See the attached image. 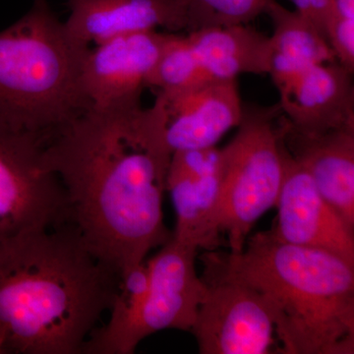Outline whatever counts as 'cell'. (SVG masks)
I'll list each match as a JSON object with an SVG mask.
<instances>
[{
    "label": "cell",
    "instance_id": "cell-1",
    "mask_svg": "<svg viewBox=\"0 0 354 354\" xmlns=\"http://www.w3.org/2000/svg\"><path fill=\"white\" fill-rule=\"evenodd\" d=\"M171 153L142 104L88 108L46 141L44 162L64 187L68 223L118 276L171 239L162 196Z\"/></svg>",
    "mask_w": 354,
    "mask_h": 354
},
{
    "label": "cell",
    "instance_id": "cell-2",
    "mask_svg": "<svg viewBox=\"0 0 354 354\" xmlns=\"http://www.w3.org/2000/svg\"><path fill=\"white\" fill-rule=\"evenodd\" d=\"M118 279L71 223L0 242V334L7 353H81L109 311Z\"/></svg>",
    "mask_w": 354,
    "mask_h": 354
},
{
    "label": "cell",
    "instance_id": "cell-3",
    "mask_svg": "<svg viewBox=\"0 0 354 354\" xmlns=\"http://www.w3.org/2000/svg\"><path fill=\"white\" fill-rule=\"evenodd\" d=\"M259 292L286 354L354 353V264L341 256L274 239H247L239 253H205Z\"/></svg>",
    "mask_w": 354,
    "mask_h": 354
},
{
    "label": "cell",
    "instance_id": "cell-4",
    "mask_svg": "<svg viewBox=\"0 0 354 354\" xmlns=\"http://www.w3.org/2000/svg\"><path fill=\"white\" fill-rule=\"evenodd\" d=\"M90 46L70 36L48 0L0 32V116L48 139L90 108L81 69Z\"/></svg>",
    "mask_w": 354,
    "mask_h": 354
},
{
    "label": "cell",
    "instance_id": "cell-5",
    "mask_svg": "<svg viewBox=\"0 0 354 354\" xmlns=\"http://www.w3.org/2000/svg\"><path fill=\"white\" fill-rule=\"evenodd\" d=\"M283 113L243 104L234 138L221 149L220 230L230 252L243 250L256 221L276 207L283 179Z\"/></svg>",
    "mask_w": 354,
    "mask_h": 354
},
{
    "label": "cell",
    "instance_id": "cell-6",
    "mask_svg": "<svg viewBox=\"0 0 354 354\" xmlns=\"http://www.w3.org/2000/svg\"><path fill=\"white\" fill-rule=\"evenodd\" d=\"M197 253L171 237L147 261L150 286L143 301L121 322L95 328L81 353L132 354L160 330H191L206 290L196 270Z\"/></svg>",
    "mask_w": 354,
    "mask_h": 354
},
{
    "label": "cell",
    "instance_id": "cell-7",
    "mask_svg": "<svg viewBox=\"0 0 354 354\" xmlns=\"http://www.w3.org/2000/svg\"><path fill=\"white\" fill-rule=\"evenodd\" d=\"M46 141L0 116V242L68 223L64 187L44 162Z\"/></svg>",
    "mask_w": 354,
    "mask_h": 354
},
{
    "label": "cell",
    "instance_id": "cell-8",
    "mask_svg": "<svg viewBox=\"0 0 354 354\" xmlns=\"http://www.w3.org/2000/svg\"><path fill=\"white\" fill-rule=\"evenodd\" d=\"M206 286L191 332L201 354H268L274 321L258 291L203 257Z\"/></svg>",
    "mask_w": 354,
    "mask_h": 354
},
{
    "label": "cell",
    "instance_id": "cell-9",
    "mask_svg": "<svg viewBox=\"0 0 354 354\" xmlns=\"http://www.w3.org/2000/svg\"><path fill=\"white\" fill-rule=\"evenodd\" d=\"M174 34L134 32L88 48L80 82L90 108L140 106L142 92Z\"/></svg>",
    "mask_w": 354,
    "mask_h": 354
},
{
    "label": "cell",
    "instance_id": "cell-10",
    "mask_svg": "<svg viewBox=\"0 0 354 354\" xmlns=\"http://www.w3.org/2000/svg\"><path fill=\"white\" fill-rule=\"evenodd\" d=\"M153 108L169 153L213 148L241 123L243 104L236 79L158 91Z\"/></svg>",
    "mask_w": 354,
    "mask_h": 354
},
{
    "label": "cell",
    "instance_id": "cell-11",
    "mask_svg": "<svg viewBox=\"0 0 354 354\" xmlns=\"http://www.w3.org/2000/svg\"><path fill=\"white\" fill-rule=\"evenodd\" d=\"M65 27L79 44L90 46L124 35L155 31L193 32L215 21L193 0H66Z\"/></svg>",
    "mask_w": 354,
    "mask_h": 354
},
{
    "label": "cell",
    "instance_id": "cell-12",
    "mask_svg": "<svg viewBox=\"0 0 354 354\" xmlns=\"http://www.w3.org/2000/svg\"><path fill=\"white\" fill-rule=\"evenodd\" d=\"M165 191L171 194L176 223L172 237L197 249L221 246V149L179 151L172 153Z\"/></svg>",
    "mask_w": 354,
    "mask_h": 354
},
{
    "label": "cell",
    "instance_id": "cell-13",
    "mask_svg": "<svg viewBox=\"0 0 354 354\" xmlns=\"http://www.w3.org/2000/svg\"><path fill=\"white\" fill-rule=\"evenodd\" d=\"M278 216L270 234L293 245L322 249L354 264V232L324 199L306 169L283 143V179Z\"/></svg>",
    "mask_w": 354,
    "mask_h": 354
},
{
    "label": "cell",
    "instance_id": "cell-14",
    "mask_svg": "<svg viewBox=\"0 0 354 354\" xmlns=\"http://www.w3.org/2000/svg\"><path fill=\"white\" fill-rule=\"evenodd\" d=\"M353 74L337 62L307 69L277 88L283 113L307 134L354 127Z\"/></svg>",
    "mask_w": 354,
    "mask_h": 354
},
{
    "label": "cell",
    "instance_id": "cell-15",
    "mask_svg": "<svg viewBox=\"0 0 354 354\" xmlns=\"http://www.w3.org/2000/svg\"><path fill=\"white\" fill-rule=\"evenodd\" d=\"M283 141L324 199L354 232V127L307 134L295 129L283 114Z\"/></svg>",
    "mask_w": 354,
    "mask_h": 354
},
{
    "label": "cell",
    "instance_id": "cell-16",
    "mask_svg": "<svg viewBox=\"0 0 354 354\" xmlns=\"http://www.w3.org/2000/svg\"><path fill=\"white\" fill-rule=\"evenodd\" d=\"M185 38L209 81L269 74L270 37L246 24L208 26L186 32Z\"/></svg>",
    "mask_w": 354,
    "mask_h": 354
},
{
    "label": "cell",
    "instance_id": "cell-17",
    "mask_svg": "<svg viewBox=\"0 0 354 354\" xmlns=\"http://www.w3.org/2000/svg\"><path fill=\"white\" fill-rule=\"evenodd\" d=\"M265 14L274 28L269 75L277 88L315 65L337 62L325 37L297 10L272 0Z\"/></svg>",
    "mask_w": 354,
    "mask_h": 354
},
{
    "label": "cell",
    "instance_id": "cell-18",
    "mask_svg": "<svg viewBox=\"0 0 354 354\" xmlns=\"http://www.w3.org/2000/svg\"><path fill=\"white\" fill-rule=\"evenodd\" d=\"M272 0H193L218 25L247 24L264 14Z\"/></svg>",
    "mask_w": 354,
    "mask_h": 354
},
{
    "label": "cell",
    "instance_id": "cell-19",
    "mask_svg": "<svg viewBox=\"0 0 354 354\" xmlns=\"http://www.w3.org/2000/svg\"><path fill=\"white\" fill-rule=\"evenodd\" d=\"M332 0H313L314 12H315V22L317 28L321 34H324V24ZM326 39V38H325Z\"/></svg>",
    "mask_w": 354,
    "mask_h": 354
},
{
    "label": "cell",
    "instance_id": "cell-20",
    "mask_svg": "<svg viewBox=\"0 0 354 354\" xmlns=\"http://www.w3.org/2000/svg\"><path fill=\"white\" fill-rule=\"evenodd\" d=\"M291 1L295 4V10H297L298 13L301 14L306 19L311 21V22L316 26L313 0H291ZM317 29H318V28H317Z\"/></svg>",
    "mask_w": 354,
    "mask_h": 354
},
{
    "label": "cell",
    "instance_id": "cell-21",
    "mask_svg": "<svg viewBox=\"0 0 354 354\" xmlns=\"http://www.w3.org/2000/svg\"><path fill=\"white\" fill-rule=\"evenodd\" d=\"M7 353L6 346H4V339L1 334H0V354Z\"/></svg>",
    "mask_w": 354,
    "mask_h": 354
}]
</instances>
